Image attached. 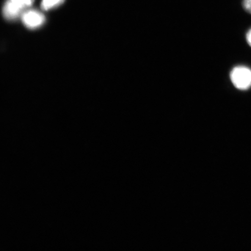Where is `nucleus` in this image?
I'll list each match as a JSON object with an SVG mask.
<instances>
[{"mask_svg": "<svg viewBox=\"0 0 251 251\" xmlns=\"http://www.w3.org/2000/svg\"><path fill=\"white\" fill-rule=\"evenodd\" d=\"M9 1L24 12L31 7L34 2V0H9Z\"/></svg>", "mask_w": 251, "mask_h": 251, "instance_id": "39448f33", "label": "nucleus"}, {"mask_svg": "<svg viewBox=\"0 0 251 251\" xmlns=\"http://www.w3.org/2000/svg\"><path fill=\"white\" fill-rule=\"evenodd\" d=\"M230 79L235 87L246 90L251 87V70L246 67H235L230 73Z\"/></svg>", "mask_w": 251, "mask_h": 251, "instance_id": "f257e3e1", "label": "nucleus"}, {"mask_svg": "<svg viewBox=\"0 0 251 251\" xmlns=\"http://www.w3.org/2000/svg\"><path fill=\"white\" fill-rule=\"evenodd\" d=\"M22 21L24 24L29 29H36L45 24V15L36 10L26 11L22 15Z\"/></svg>", "mask_w": 251, "mask_h": 251, "instance_id": "f03ea898", "label": "nucleus"}, {"mask_svg": "<svg viewBox=\"0 0 251 251\" xmlns=\"http://www.w3.org/2000/svg\"><path fill=\"white\" fill-rule=\"evenodd\" d=\"M247 40L249 45L251 47V29L248 31L247 34Z\"/></svg>", "mask_w": 251, "mask_h": 251, "instance_id": "0eeeda50", "label": "nucleus"}, {"mask_svg": "<svg viewBox=\"0 0 251 251\" xmlns=\"http://www.w3.org/2000/svg\"><path fill=\"white\" fill-rule=\"evenodd\" d=\"M64 1L65 0H43L41 7L43 10H49L61 5Z\"/></svg>", "mask_w": 251, "mask_h": 251, "instance_id": "20e7f679", "label": "nucleus"}, {"mask_svg": "<svg viewBox=\"0 0 251 251\" xmlns=\"http://www.w3.org/2000/svg\"><path fill=\"white\" fill-rule=\"evenodd\" d=\"M24 12L22 9L12 4L9 0L5 2L2 9L3 15L8 20H15L22 17Z\"/></svg>", "mask_w": 251, "mask_h": 251, "instance_id": "7ed1b4c3", "label": "nucleus"}, {"mask_svg": "<svg viewBox=\"0 0 251 251\" xmlns=\"http://www.w3.org/2000/svg\"><path fill=\"white\" fill-rule=\"evenodd\" d=\"M242 5L244 10L251 14V0H243Z\"/></svg>", "mask_w": 251, "mask_h": 251, "instance_id": "423d86ee", "label": "nucleus"}]
</instances>
